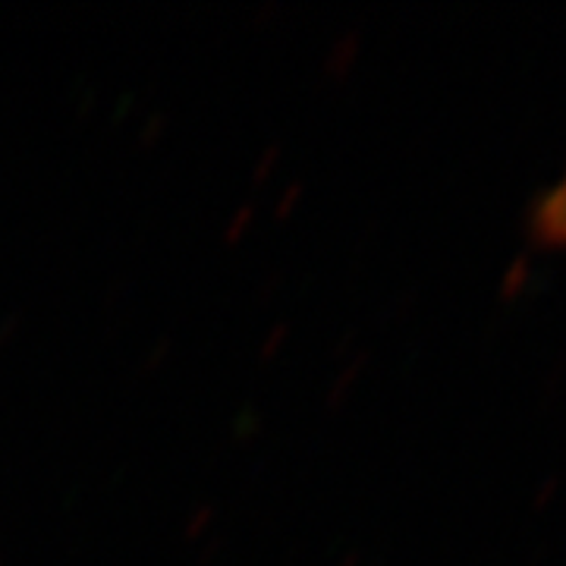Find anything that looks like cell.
Wrapping results in <instances>:
<instances>
[{
  "mask_svg": "<svg viewBox=\"0 0 566 566\" xmlns=\"http://www.w3.org/2000/svg\"><path fill=\"white\" fill-rule=\"evenodd\" d=\"M535 230L547 245H566V174L538 205Z\"/></svg>",
  "mask_w": 566,
  "mask_h": 566,
  "instance_id": "obj_1",
  "label": "cell"
}]
</instances>
